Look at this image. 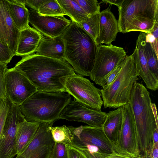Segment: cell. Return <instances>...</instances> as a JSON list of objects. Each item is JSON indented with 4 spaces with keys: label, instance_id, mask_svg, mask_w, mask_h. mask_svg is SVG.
Here are the masks:
<instances>
[{
    "label": "cell",
    "instance_id": "obj_1",
    "mask_svg": "<svg viewBox=\"0 0 158 158\" xmlns=\"http://www.w3.org/2000/svg\"><path fill=\"white\" fill-rule=\"evenodd\" d=\"M14 68L23 74L37 91L66 92L68 78L75 73L64 59H58L36 53L24 56Z\"/></svg>",
    "mask_w": 158,
    "mask_h": 158
},
{
    "label": "cell",
    "instance_id": "obj_2",
    "mask_svg": "<svg viewBox=\"0 0 158 158\" xmlns=\"http://www.w3.org/2000/svg\"><path fill=\"white\" fill-rule=\"evenodd\" d=\"M61 36L64 59L78 74L90 77L98 46L96 42L81 26L71 21Z\"/></svg>",
    "mask_w": 158,
    "mask_h": 158
},
{
    "label": "cell",
    "instance_id": "obj_3",
    "mask_svg": "<svg viewBox=\"0 0 158 158\" xmlns=\"http://www.w3.org/2000/svg\"><path fill=\"white\" fill-rule=\"evenodd\" d=\"M71 102L70 95L65 92L37 91L19 106L26 121L40 123L59 119L63 110Z\"/></svg>",
    "mask_w": 158,
    "mask_h": 158
},
{
    "label": "cell",
    "instance_id": "obj_4",
    "mask_svg": "<svg viewBox=\"0 0 158 158\" xmlns=\"http://www.w3.org/2000/svg\"><path fill=\"white\" fill-rule=\"evenodd\" d=\"M150 93L143 84L136 81L132 89L129 103L133 113L139 148L145 152L152 142L156 125L151 107Z\"/></svg>",
    "mask_w": 158,
    "mask_h": 158
},
{
    "label": "cell",
    "instance_id": "obj_5",
    "mask_svg": "<svg viewBox=\"0 0 158 158\" xmlns=\"http://www.w3.org/2000/svg\"><path fill=\"white\" fill-rule=\"evenodd\" d=\"M138 76L134 54L126 56L114 81L101 89L104 108H118L128 104L132 87Z\"/></svg>",
    "mask_w": 158,
    "mask_h": 158
},
{
    "label": "cell",
    "instance_id": "obj_6",
    "mask_svg": "<svg viewBox=\"0 0 158 158\" xmlns=\"http://www.w3.org/2000/svg\"><path fill=\"white\" fill-rule=\"evenodd\" d=\"M118 8V30L123 33L135 19H158V0H123Z\"/></svg>",
    "mask_w": 158,
    "mask_h": 158
},
{
    "label": "cell",
    "instance_id": "obj_7",
    "mask_svg": "<svg viewBox=\"0 0 158 158\" xmlns=\"http://www.w3.org/2000/svg\"><path fill=\"white\" fill-rule=\"evenodd\" d=\"M126 53L123 48L113 45L98 46L90 79L102 86L104 78L124 61Z\"/></svg>",
    "mask_w": 158,
    "mask_h": 158
},
{
    "label": "cell",
    "instance_id": "obj_8",
    "mask_svg": "<svg viewBox=\"0 0 158 158\" xmlns=\"http://www.w3.org/2000/svg\"><path fill=\"white\" fill-rule=\"evenodd\" d=\"M121 108V127L114 150L117 153L135 158L139 156L140 151L133 113L129 103Z\"/></svg>",
    "mask_w": 158,
    "mask_h": 158
},
{
    "label": "cell",
    "instance_id": "obj_9",
    "mask_svg": "<svg viewBox=\"0 0 158 158\" xmlns=\"http://www.w3.org/2000/svg\"><path fill=\"white\" fill-rule=\"evenodd\" d=\"M66 92L77 100L93 108L101 110L103 105L101 89L89 79L75 73L68 79Z\"/></svg>",
    "mask_w": 158,
    "mask_h": 158
},
{
    "label": "cell",
    "instance_id": "obj_10",
    "mask_svg": "<svg viewBox=\"0 0 158 158\" xmlns=\"http://www.w3.org/2000/svg\"><path fill=\"white\" fill-rule=\"evenodd\" d=\"M25 120L19 106L12 103L6 118L0 139V158H13L17 155V131L19 125Z\"/></svg>",
    "mask_w": 158,
    "mask_h": 158
},
{
    "label": "cell",
    "instance_id": "obj_11",
    "mask_svg": "<svg viewBox=\"0 0 158 158\" xmlns=\"http://www.w3.org/2000/svg\"><path fill=\"white\" fill-rule=\"evenodd\" d=\"M5 84L6 98L19 106L37 91L29 79L14 67L6 71Z\"/></svg>",
    "mask_w": 158,
    "mask_h": 158
},
{
    "label": "cell",
    "instance_id": "obj_12",
    "mask_svg": "<svg viewBox=\"0 0 158 158\" xmlns=\"http://www.w3.org/2000/svg\"><path fill=\"white\" fill-rule=\"evenodd\" d=\"M107 113L74 100L71 101L63 110L59 119L85 123L93 127H102Z\"/></svg>",
    "mask_w": 158,
    "mask_h": 158
},
{
    "label": "cell",
    "instance_id": "obj_13",
    "mask_svg": "<svg viewBox=\"0 0 158 158\" xmlns=\"http://www.w3.org/2000/svg\"><path fill=\"white\" fill-rule=\"evenodd\" d=\"M28 10L29 23L44 36L54 38L61 36L71 22L64 16H42L37 11Z\"/></svg>",
    "mask_w": 158,
    "mask_h": 158
},
{
    "label": "cell",
    "instance_id": "obj_14",
    "mask_svg": "<svg viewBox=\"0 0 158 158\" xmlns=\"http://www.w3.org/2000/svg\"><path fill=\"white\" fill-rule=\"evenodd\" d=\"M70 127L74 137L84 143L97 147L105 156H109L114 151L113 144L106 135L102 127L86 125Z\"/></svg>",
    "mask_w": 158,
    "mask_h": 158
},
{
    "label": "cell",
    "instance_id": "obj_15",
    "mask_svg": "<svg viewBox=\"0 0 158 158\" xmlns=\"http://www.w3.org/2000/svg\"><path fill=\"white\" fill-rule=\"evenodd\" d=\"M145 34L140 32L133 53L139 76L144 81L146 88L156 91L158 89V77L151 72L148 65L144 50Z\"/></svg>",
    "mask_w": 158,
    "mask_h": 158
},
{
    "label": "cell",
    "instance_id": "obj_16",
    "mask_svg": "<svg viewBox=\"0 0 158 158\" xmlns=\"http://www.w3.org/2000/svg\"><path fill=\"white\" fill-rule=\"evenodd\" d=\"M119 32L117 20L110 10V8L102 10L100 13L99 35L96 41L98 46L104 44L109 45L115 40Z\"/></svg>",
    "mask_w": 158,
    "mask_h": 158
},
{
    "label": "cell",
    "instance_id": "obj_17",
    "mask_svg": "<svg viewBox=\"0 0 158 158\" xmlns=\"http://www.w3.org/2000/svg\"><path fill=\"white\" fill-rule=\"evenodd\" d=\"M55 121L40 123L30 143L21 153L18 154L25 158H29L42 148L55 143L52 135L51 129Z\"/></svg>",
    "mask_w": 158,
    "mask_h": 158
},
{
    "label": "cell",
    "instance_id": "obj_18",
    "mask_svg": "<svg viewBox=\"0 0 158 158\" xmlns=\"http://www.w3.org/2000/svg\"><path fill=\"white\" fill-rule=\"evenodd\" d=\"M42 35L30 26L20 31L15 56H25L36 52Z\"/></svg>",
    "mask_w": 158,
    "mask_h": 158
},
{
    "label": "cell",
    "instance_id": "obj_19",
    "mask_svg": "<svg viewBox=\"0 0 158 158\" xmlns=\"http://www.w3.org/2000/svg\"><path fill=\"white\" fill-rule=\"evenodd\" d=\"M8 13L16 27L20 31L30 27L29 12L26 0H5Z\"/></svg>",
    "mask_w": 158,
    "mask_h": 158
},
{
    "label": "cell",
    "instance_id": "obj_20",
    "mask_svg": "<svg viewBox=\"0 0 158 158\" xmlns=\"http://www.w3.org/2000/svg\"><path fill=\"white\" fill-rule=\"evenodd\" d=\"M61 36L54 38L42 36L36 53L51 58L64 59V46Z\"/></svg>",
    "mask_w": 158,
    "mask_h": 158
},
{
    "label": "cell",
    "instance_id": "obj_21",
    "mask_svg": "<svg viewBox=\"0 0 158 158\" xmlns=\"http://www.w3.org/2000/svg\"><path fill=\"white\" fill-rule=\"evenodd\" d=\"M122 121L121 107L107 113L102 126L104 131L113 145L117 142L120 134Z\"/></svg>",
    "mask_w": 158,
    "mask_h": 158
},
{
    "label": "cell",
    "instance_id": "obj_22",
    "mask_svg": "<svg viewBox=\"0 0 158 158\" xmlns=\"http://www.w3.org/2000/svg\"><path fill=\"white\" fill-rule=\"evenodd\" d=\"M40 123L25 120L19 125L16 138L17 155L23 151L30 143L36 132Z\"/></svg>",
    "mask_w": 158,
    "mask_h": 158
},
{
    "label": "cell",
    "instance_id": "obj_23",
    "mask_svg": "<svg viewBox=\"0 0 158 158\" xmlns=\"http://www.w3.org/2000/svg\"><path fill=\"white\" fill-rule=\"evenodd\" d=\"M0 6L5 26L8 45L15 56L20 31L16 27L11 18L5 0H0Z\"/></svg>",
    "mask_w": 158,
    "mask_h": 158
},
{
    "label": "cell",
    "instance_id": "obj_24",
    "mask_svg": "<svg viewBox=\"0 0 158 158\" xmlns=\"http://www.w3.org/2000/svg\"><path fill=\"white\" fill-rule=\"evenodd\" d=\"M66 15L80 26L88 17L75 0H57Z\"/></svg>",
    "mask_w": 158,
    "mask_h": 158
},
{
    "label": "cell",
    "instance_id": "obj_25",
    "mask_svg": "<svg viewBox=\"0 0 158 158\" xmlns=\"http://www.w3.org/2000/svg\"><path fill=\"white\" fill-rule=\"evenodd\" d=\"M51 131L55 142L67 145L70 144L73 140V135L70 126L63 125L52 127L51 129Z\"/></svg>",
    "mask_w": 158,
    "mask_h": 158
},
{
    "label": "cell",
    "instance_id": "obj_26",
    "mask_svg": "<svg viewBox=\"0 0 158 158\" xmlns=\"http://www.w3.org/2000/svg\"><path fill=\"white\" fill-rule=\"evenodd\" d=\"M37 11L40 15L42 16L66 15L57 0H45Z\"/></svg>",
    "mask_w": 158,
    "mask_h": 158
},
{
    "label": "cell",
    "instance_id": "obj_27",
    "mask_svg": "<svg viewBox=\"0 0 158 158\" xmlns=\"http://www.w3.org/2000/svg\"><path fill=\"white\" fill-rule=\"evenodd\" d=\"M157 19L155 20L146 18L135 19L128 26L126 33L132 31H139L150 33Z\"/></svg>",
    "mask_w": 158,
    "mask_h": 158
},
{
    "label": "cell",
    "instance_id": "obj_28",
    "mask_svg": "<svg viewBox=\"0 0 158 158\" xmlns=\"http://www.w3.org/2000/svg\"><path fill=\"white\" fill-rule=\"evenodd\" d=\"M100 13L88 18L82 22L80 25L91 36L96 43L99 33Z\"/></svg>",
    "mask_w": 158,
    "mask_h": 158
},
{
    "label": "cell",
    "instance_id": "obj_29",
    "mask_svg": "<svg viewBox=\"0 0 158 158\" xmlns=\"http://www.w3.org/2000/svg\"><path fill=\"white\" fill-rule=\"evenodd\" d=\"M144 50L149 69L158 77V56L156 55L151 44L146 42L145 40Z\"/></svg>",
    "mask_w": 158,
    "mask_h": 158
},
{
    "label": "cell",
    "instance_id": "obj_30",
    "mask_svg": "<svg viewBox=\"0 0 158 158\" xmlns=\"http://www.w3.org/2000/svg\"><path fill=\"white\" fill-rule=\"evenodd\" d=\"M88 18L100 13V5L97 0H75Z\"/></svg>",
    "mask_w": 158,
    "mask_h": 158
},
{
    "label": "cell",
    "instance_id": "obj_31",
    "mask_svg": "<svg viewBox=\"0 0 158 158\" xmlns=\"http://www.w3.org/2000/svg\"><path fill=\"white\" fill-rule=\"evenodd\" d=\"M11 102L7 99H0V139L6 118Z\"/></svg>",
    "mask_w": 158,
    "mask_h": 158
},
{
    "label": "cell",
    "instance_id": "obj_32",
    "mask_svg": "<svg viewBox=\"0 0 158 158\" xmlns=\"http://www.w3.org/2000/svg\"><path fill=\"white\" fill-rule=\"evenodd\" d=\"M50 158H68L66 145L55 142Z\"/></svg>",
    "mask_w": 158,
    "mask_h": 158
},
{
    "label": "cell",
    "instance_id": "obj_33",
    "mask_svg": "<svg viewBox=\"0 0 158 158\" xmlns=\"http://www.w3.org/2000/svg\"><path fill=\"white\" fill-rule=\"evenodd\" d=\"M14 56L8 45L0 42V63L7 64Z\"/></svg>",
    "mask_w": 158,
    "mask_h": 158
},
{
    "label": "cell",
    "instance_id": "obj_34",
    "mask_svg": "<svg viewBox=\"0 0 158 158\" xmlns=\"http://www.w3.org/2000/svg\"><path fill=\"white\" fill-rule=\"evenodd\" d=\"M7 65L0 63V99H7L5 84V74L8 69Z\"/></svg>",
    "mask_w": 158,
    "mask_h": 158
},
{
    "label": "cell",
    "instance_id": "obj_35",
    "mask_svg": "<svg viewBox=\"0 0 158 158\" xmlns=\"http://www.w3.org/2000/svg\"><path fill=\"white\" fill-rule=\"evenodd\" d=\"M54 144L43 147L29 158H50ZM15 158H25L18 154Z\"/></svg>",
    "mask_w": 158,
    "mask_h": 158
},
{
    "label": "cell",
    "instance_id": "obj_36",
    "mask_svg": "<svg viewBox=\"0 0 158 158\" xmlns=\"http://www.w3.org/2000/svg\"><path fill=\"white\" fill-rule=\"evenodd\" d=\"M68 158H89L83 151L70 144L66 145Z\"/></svg>",
    "mask_w": 158,
    "mask_h": 158
},
{
    "label": "cell",
    "instance_id": "obj_37",
    "mask_svg": "<svg viewBox=\"0 0 158 158\" xmlns=\"http://www.w3.org/2000/svg\"><path fill=\"white\" fill-rule=\"evenodd\" d=\"M123 63V62L117 66L115 68L105 77L103 81L102 87L104 86H108L112 82L119 72Z\"/></svg>",
    "mask_w": 158,
    "mask_h": 158
},
{
    "label": "cell",
    "instance_id": "obj_38",
    "mask_svg": "<svg viewBox=\"0 0 158 158\" xmlns=\"http://www.w3.org/2000/svg\"><path fill=\"white\" fill-rule=\"evenodd\" d=\"M0 42L8 45L6 33L2 13L0 6Z\"/></svg>",
    "mask_w": 158,
    "mask_h": 158
},
{
    "label": "cell",
    "instance_id": "obj_39",
    "mask_svg": "<svg viewBox=\"0 0 158 158\" xmlns=\"http://www.w3.org/2000/svg\"><path fill=\"white\" fill-rule=\"evenodd\" d=\"M143 153V158H158V147L153 146L152 142Z\"/></svg>",
    "mask_w": 158,
    "mask_h": 158
},
{
    "label": "cell",
    "instance_id": "obj_40",
    "mask_svg": "<svg viewBox=\"0 0 158 158\" xmlns=\"http://www.w3.org/2000/svg\"><path fill=\"white\" fill-rule=\"evenodd\" d=\"M145 40L146 42L151 44L156 55L158 56V41L156 40L153 35L151 33H146Z\"/></svg>",
    "mask_w": 158,
    "mask_h": 158
},
{
    "label": "cell",
    "instance_id": "obj_41",
    "mask_svg": "<svg viewBox=\"0 0 158 158\" xmlns=\"http://www.w3.org/2000/svg\"><path fill=\"white\" fill-rule=\"evenodd\" d=\"M45 0H26L25 4L34 10L37 11L41 5Z\"/></svg>",
    "mask_w": 158,
    "mask_h": 158
},
{
    "label": "cell",
    "instance_id": "obj_42",
    "mask_svg": "<svg viewBox=\"0 0 158 158\" xmlns=\"http://www.w3.org/2000/svg\"><path fill=\"white\" fill-rule=\"evenodd\" d=\"M152 139L153 146L158 147V128L156 127L153 131Z\"/></svg>",
    "mask_w": 158,
    "mask_h": 158
},
{
    "label": "cell",
    "instance_id": "obj_43",
    "mask_svg": "<svg viewBox=\"0 0 158 158\" xmlns=\"http://www.w3.org/2000/svg\"><path fill=\"white\" fill-rule=\"evenodd\" d=\"M106 158H133L130 156L120 154L114 151V152L106 157Z\"/></svg>",
    "mask_w": 158,
    "mask_h": 158
},
{
    "label": "cell",
    "instance_id": "obj_44",
    "mask_svg": "<svg viewBox=\"0 0 158 158\" xmlns=\"http://www.w3.org/2000/svg\"><path fill=\"white\" fill-rule=\"evenodd\" d=\"M150 33L153 35L156 40L158 41V19L156 20Z\"/></svg>",
    "mask_w": 158,
    "mask_h": 158
},
{
    "label": "cell",
    "instance_id": "obj_45",
    "mask_svg": "<svg viewBox=\"0 0 158 158\" xmlns=\"http://www.w3.org/2000/svg\"><path fill=\"white\" fill-rule=\"evenodd\" d=\"M102 1L105 3L115 5L118 7L121 5L123 0H103Z\"/></svg>",
    "mask_w": 158,
    "mask_h": 158
},
{
    "label": "cell",
    "instance_id": "obj_46",
    "mask_svg": "<svg viewBox=\"0 0 158 158\" xmlns=\"http://www.w3.org/2000/svg\"><path fill=\"white\" fill-rule=\"evenodd\" d=\"M151 106L156 125L158 126V119L157 115V108L156 105L154 103H152Z\"/></svg>",
    "mask_w": 158,
    "mask_h": 158
},
{
    "label": "cell",
    "instance_id": "obj_47",
    "mask_svg": "<svg viewBox=\"0 0 158 158\" xmlns=\"http://www.w3.org/2000/svg\"><path fill=\"white\" fill-rule=\"evenodd\" d=\"M135 158H143V157H141V156H139Z\"/></svg>",
    "mask_w": 158,
    "mask_h": 158
}]
</instances>
